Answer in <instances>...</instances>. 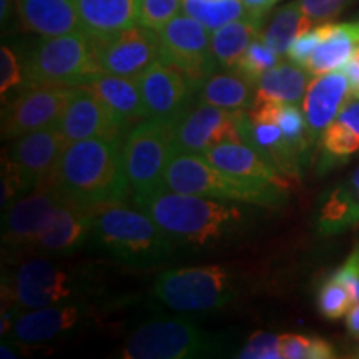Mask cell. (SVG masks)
<instances>
[{
    "label": "cell",
    "mask_w": 359,
    "mask_h": 359,
    "mask_svg": "<svg viewBox=\"0 0 359 359\" xmlns=\"http://www.w3.org/2000/svg\"><path fill=\"white\" fill-rule=\"evenodd\" d=\"M359 219V205L351 193L338 190L330 196L323 208L321 226L325 231H336Z\"/></svg>",
    "instance_id": "d6a6232c"
},
{
    "label": "cell",
    "mask_w": 359,
    "mask_h": 359,
    "mask_svg": "<svg viewBox=\"0 0 359 359\" xmlns=\"http://www.w3.org/2000/svg\"><path fill=\"white\" fill-rule=\"evenodd\" d=\"M356 57H358V58H359V50H358V55H356Z\"/></svg>",
    "instance_id": "db71d44e"
},
{
    "label": "cell",
    "mask_w": 359,
    "mask_h": 359,
    "mask_svg": "<svg viewBox=\"0 0 359 359\" xmlns=\"http://www.w3.org/2000/svg\"><path fill=\"white\" fill-rule=\"evenodd\" d=\"M311 338L303 334H283L280 336V351L286 359H304L308 358Z\"/></svg>",
    "instance_id": "ee69618b"
},
{
    "label": "cell",
    "mask_w": 359,
    "mask_h": 359,
    "mask_svg": "<svg viewBox=\"0 0 359 359\" xmlns=\"http://www.w3.org/2000/svg\"><path fill=\"white\" fill-rule=\"evenodd\" d=\"M222 339L193 323L177 318L154 320L142 325L122 349L127 359H187L215 356L222 351Z\"/></svg>",
    "instance_id": "52a82bcc"
},
{
    "label": "cell",
    "mask_w": 359,
    "mask_h": 359,
    "mask_svg": "<svg viewBox=\"0 0 359 359\" xmlns=\"http://www.w3.org/2000/svg\"><path fill=\"white\" fill-rule=\"evenodd\" d=\"M243 6L246 7V12L251 17H257V19H262L266 15V12L271 8L275 4L280 2V0H241Z\"/></svg>",
    "instance_id": "c3c4849f"
},
{
    "label": "cell",
    "mask_w": 359,
    "mask_h": 359,
    "mask_svg": "<svg viewBox=\"0 0 359 359\" xmlns=\"http://www.w3.org/2000/svg\"><path fill=\"white\" fill-rule=\"evenodd\" d=\"M309 72L293 62H281L259 77L255 100L296 103L306 95Z\"/></svg>",
    "instance_id": "83f0119b"
},
{
    "label": "cell",
    "mask_w": 359,
    "mask_h": 359,
    "mask_svg": "<svg viewBox=\"0 0 359 359\" xmlns=\"http://www.w3.org/2000/svg\"><path fill=\"white\" fill-rule=\"evenodd\" d=\"M65 145L67 140L58 125L22 135L13 142L8 156L19 170L27 191L53 183Z\"/></svg>",
    "instance_id": "9a60e30c"
},
{
    "label": "cell",
    "mask_w": 359,
    "mask_h": 359,
    "mask_svg": "<svg viewBox=\"0 0 359 359\" xmlns=\"http://www.w3.org/2000/svg\"><path fill=\"white\" fill-rule=\"evenodd\" d=\"M257 95V83L240 72H213L198 88V102L230 110L248 111Z\"/></svg>",
    "instance_id": "4316f807"
},
{
    "label": "cell",
    "mask_w": 359,
    "mask_h": 359,
    "mask_svg": "<svg viewBox=\"0 0 359 359\" xmlns=\"http://www.w3.org/2000/svg\"><path fill=\"white\" fill-rule=\"evenodd\" d=\"M92 241L115 259L135 266H154L165 262L175 246L145 212L128 208L122 201L98 206Z\"/></svg>",
    "instance_id": "3957f363"
},
{
    "label": "cell",
    "mask_w": 359,
    "mask_h": 359,
    "mask_svg": "<svg viewBox=\"0 0 359 359\" xmlns=\"http://www.w3.org/2000/svg\"><path fill=\"white\" fill-rule=\"evenodd\" d=\"M98 74L95 45L87 32L45 37L24 62L25 83L79 87Z\"/></svg>",
    "instance_id": "5b68a950"
},
{
    "label": "cell",
    "mask_w": 359,
    "mask_h": 359,
    "mask_svg": "<svg viewBox=\"0 0 359 359\" xmlns=\"http://www.w3.org/2000/svg\"><path fill=\"white\" fill-rule=\"evenodd\" d=\"M58 127L64 133L67 143L87 140V138L123 142L128 132L116 122L110 110L92 92L80 85L72 93Z\"/></svg>",
    "instance_id": "ac0fdd59"
},
{
    "label": "cell",
    "mask_w": 359,
    "mask_h": 359,
    "mask_svg": "<svg viewBox=\"0 0 359 359\" xmlns=\"http://www.w3.org/2000/svg\"><path fill=\"white\" fill-rule=\"evenodd\" d=\"M20 24L42 37L83 32L75 0H15Z\"/></svg>",
    "instance_id": "44dd1931"
},
{
    "label": "cell",
    "mask_w": 359,
    "mask_h": 359,
    "mask_svg": "<svg viewBox=\"0 0 359 359\" xmlns=\"http://www.w3.org/2000/svg\"><path fill=\"white\" fill-rule=\"evenodd\" d=\"M80 87L92 92L125 130L148 118L138 79L98 74Z\"/></svg>",
    "instance_id": "d6986e66"
},
{
    "label": "cell",
    "mask_w": 359,
    "mask_h": 359,
    "mask_svg": "<svg viewBox=\"0 0 359 359\" xmlns=\"http://www.w3.org/2000/svg\"><path fill=\"white\" fill-rule=\"evenodd\" d=\"M24 67H20L19 58L15 52L7 45L0 48V93H2V102H6L7 93L13 88L24 87Z\"/></svg>",
    "instance_id": "74e56055"
},
{
    "label": "cell",
    "mask_w": 359,
    "mask_h": 359,
    "mask_svg": "<svg viewBox=\"0 0 359 359\" xmlns=\"http://www.w3.org/2000/svg\"><path fill=\"white\" fill-rule=\"evenodd\" d=\"M82 318V309L74 304L29 309L13 318V339L25 344L47 343L74 330Z\"/></svg>",
    "instance_id": "603a6c76"
},
{
    "label": "cell",
    "mask_w": 359,
    "mask_h": 359,
    "mask_svg": "<svg viewBox=\"0 0 359 359\" xmlns=\"http://www.w3.org/2000/svg\"><path fill=\"white\" fill-rule=\"evenodd\" d=\"M148 118L173 122L190 107L193 87L177 65L160 58L138 77Z\"/></svg>",
    "instance_id": "2e32d148"
},
{
    "label": "cell",
    "mask_w": 359,
    "mask_h": 359,
    "mask_svg": "<svg viewBox=\"0 0 359 359\" xmlns=\"http://www.w3.org/2000/svg\"><path fill=\"white\" fill-rule=\"evenodd\" d=\"M27 193L25 183L22 180L19 170L13 163L11 156L4 155L2 158V206L6 208L12 203V200L17 195H24Z\"/></svg>",
    "instance_id": "7bdbcfd3"
},
{
    "label": "cell",
    "mask_w": 359,
    "mask_h": 359,
    "mask_svg": "<svg viewBox=\"0 0 359 359\" xmlns=\"http://www.w3.org/2000/svg\"><path fill=\"white\" fill-rule=\"evenodd\" d=\"M298 2L303 8L304 15L313 24H321V22L334 19L349 0H298Z\"/></svg>",
    "instance_id": "b9f144b4"
},
{
    "label": "cell",
    "mask_w": 359,
    "mask_h": 359,
    "mask_svg": "<svg viewBox=\"0 0 359 359\" xmlns=\"http://www.w3.org/2000/svg\"><path fill=\"white\" fill-rule=\"evenodd\" d=\"M323 148L327 155L349 156L359 150V133L348 125L336 122L330 123L323 132Z\"/></svg>",
    "instance_id": "d590c367"
},
{
    "label": "cell",
    "mask_w": 359,
    "mask_h": 359,
    "mask_svg": "<svg viewBox=\"0 0 359 359\" xmlns=\"http://www.w3.org/2000/svg\"><path fill=\"white\" fill-rule=\"evenodd\" d=\"M262 22L257 17L245 15L215 30L212 34V50L218 65L236 69L250 43L262 35Z\"/></svg>",
    "instance_id": "f1b7e54d"
},
{
    "label": "cell",
    "mask_w": 359,
    "mask_h": 359,
    "mask_svg": "<svg viewBox=\"0 0 359 359\" xmlns=\"http://www.w3.org/2000/svg\"><path fill=\"white\" fill-rule=\"evenodd\" d=\"M245 110H230L200 103L188 107L172 122L173 148L178 151L205 154L219 143H243L240 133Z\"/></svg>",
    "instance_id": "7c38bea8"
},
{
    "label": "cell",
    "mask_w": 359,
    "mask_h": 359,
    "mask_svg": "<svg viewBox=\"0 0 359 359\" xmlns=\"http://www.w3.org/2000/svg\"><path fill=\"white\" fill-rule=\"evenodd\" d=\"M349 82V97L359 98V58L354 57L343 67Z\"/></svg>",
    "instance_id": "bcb514c9"
},
{
    "label": "cell",
    "mask_w": 359,
    "mask_h": 359,
    "mask_svg": "<svg viewBox=\"0 0 359 359\" xmlns=\"http://www.w3.org/2000/svg\"><path fill=\"white\" fill-rule=\"evenodd\" d=\"M349 97V82L344 72H327L316 75L308 85L303 98V111L308 128L321 132L333 123Z\"/></svg>",
    "instance_id": "7402d4cb"
},
{
    "label": "cell",
    "mask_w": 359,
    "mask_h": 359,
    "mask_svg": "<svg viewBox=\"0 0 359 359\" xmlns=\"http://www.w3.org/2000/svg\"><path fill=\"white\" fill-rule=\"evenodd\" d=\"M210 32L201 22L188 15H177L158 32L161 58L177 65L193 90H198L218 65Z\"/></svg>",
    "instance_id": "8fae6325"
},
{
    "label": "cell",
    "mask_w": 359,
    "mask_h": 359,
    "mask_svg": "<svg viewBox=\"0 0 359 359\" xmlns=\"http://www.w3.org/2000/svg\"><path fill=\"white\" fill-rule=\"evenodd\" d=\"M201 155L222 172L230 173L236 178L268 183V185L280 188H286L288 185L285 175L278 172L269 161L264 160L255 148L246 143H219L217 147L208 148Z\"/></svg>",
    "instance_id": "ffe728a7"
},
{
    "label": "cell",
    "mask_w": 359,
    "mask_h": 359,
    "mask_svg": "<svg viewBox=\"0 0 359 359\" xmlns=\"http://www.w3.org/2000/svg\"><path fill=\"white\" fill-rule=\"evenodd\" d=\"M353 180H359V168L356 170V172H354V175H353Z\"/></svg>",
    "instance_id": "f5cc1de1"
},
{
    "label": "cell",
    "mask_w": 359,
    "mask_h": 359,
    "mask_svg": "<svg viewBox=\"0 0 359 359\" xmlns=\"http://www.w3.org/2000/svg\"><path fill=\"white\" fill-rule=\"evenodd\" d=\"M330 27L331 24H323L320 27H314V29H309L304 34L299 35L288 50L290 60L296 65L306 67L309 57H311V53L314 52V48L321 43V40L326 37L327 32H330Z\"/></svg>",
    "instance_id": "ab89813d"
},
{
    "label": "cell",
    "mask_w": 359,
    "mask_h": 359,
    "mask_svg": "<svg viewBox=\"0 0 359 359\" xmlns=\"http://www.w3.org/2000/svg\"><path fill=\"white\" fill-rule=\"evenodd\" d=\"M183 8V0H138V24L160 32Z\"/></svg>",
    "instance_id": "836d02e7"
},
{
    "label": "cell",
    "mask_w": 359,
    "mask_h": 359,
    "mask_svg": "<svg viewBox=\"0 0 359 359\" xmlns=\"http://www.w3.org/2000/svg\"><path fill=\"white\" fill-rule=\"evenodd\" d=\"M334 356H336L334 349L326 339L311 338V346H309V353H308L309 359H326V358H334Z\"/></svg>",
    "instance_id": "7dc6e473"
},
{
    "label": "cell",
    "mask_w": 359,
    "mask_h": 359,
    "mask_svg": "<svg viewBox=\"0 0 359 359\" xmlns=\"http://www.w3.org/2000/svg\"><path fill=\"white\" fill-rule=\"evenodd\" d=\"M311 27L313 22L304 15L299 2H293L276 12L275 19L263 34V39L278 55L283 57L288 53L294 40Z\"/></svg>",
    "instance_id": "f546056e"
},
{
    "label": "cell",
    "mask_w": 359,
    "mask_h": 359,
    "mask_svg": "<svg viewBox=\"0 0 359 359\" xmlns=\"http://www.w3.org/2000/svg\"><path fill=\"white\" fill-rule=\"evenodd\" d=\"M278 64H281V57L264 42L262 34L250 43V47L246 48L243 57L240 58L235 70L245 75L246 79H250L251 82L257 83L264 72L273 69Z\"/></svg>",
    "instance_id": "1f68e13d"
},
{
    "label": "cell",
    "mask_w": 359,
    "mask_h": 359,
    "mask_svg": "<svg viewBox=\"0 0 359 359\" xmlns=\"http://www.w3.org/2000/svg\"><path fill=\"white\" fill-rule=\"evenodd\" d=\"M333 278L348 290L354 304L359 303V245L354 246L343 266L336 269Z\"/></svg>",
    "instance_id": "60d3db41"
},
{
    "label": "cell",
    "mask_w": 359,
    "mask_h": 359,
    "mask_svg": "<svg viewBox=\"0 0 359 359\" xmlns=\"http://www.w3.org/2000/svg\"><path fill=\"white\" fill-rule=\"evenodd\" d=\"M2 358H17V354H12L11 349H7V348L2 344Z\"/></svg>",
    "instance_id": "816d5d0a"
},
{
    "label": "cell",
    "mask_w": 359,
    "mask_h": 359,
    "mask_svg": "<svg viewBox=\"0 0 359 359\" xmlns=\"http://www.w3.org/2000/svg\"><path fill=\"white\" fill-rule=\"evenodd\" d=\"M102 74L138 79L161 58L160 35L143 25H133L109 37H93Z\"/></svg>",
    "instance_id": "4fadbf2b"
},
{
    "label": "cell",
    "mask_w": 359,
    "mask_h": 359,
    "mask_svg": "<svg viewBox=\"0 0 359 359\" xmlns=\"http://www.w3.org/2000/svg\"><path fill=\"white\" fill-rule=\"evenodd\" d=\"M95 212V206L80 203L65 195L45 223L32 251L65 255L82 248L92 240Z\"/></svg>",
    "instance_id": "e0dca14e"
},
{
    "label": "cell",
    "mask_w": 359,
    "mask_h": 359,
    "mask_svg": "<svg viewBox=\"0 0 359 359\" xmlns=\"http://www.w3.org/2000/svg\"><path fill=\"white\" fill-rule=\"evenodd\" d=\"M336 120L341 123L348 125L349 128H353L354 132L359 133V98L346 102V105L343 107V110L339 111V115L336 116Z\"/></svg>",
    "instance_id": "f6af8a7d"
},
{
    "label": "cell",
    "mask_w": 359,
    "mask_h": 359,
    "mask_svg": "<svg viewBox=\"0 0 359 359\" xmlns=\"http://www.w3.org/2000/svg\"><path fill=\"white\" fill-rule=\"evenodd\" d=\"M238 358L246 359H280V336L258 331L246 341L245 348L241 349Z\"/></svg>",
    "instance_id": "f35d334b"
},
{
    "label": "cell",
    "mask_w": 359,
    "mask_h": 359,
    "mask_svg": "<svg viewBox=\"0 0 359 359\" xmlns=\"http://www.w3.org/2000/svg\"><path fill=\"white\" fill-rule=\"evenodd\" d=\"M359 50V22L331 24L330 32L314 48L306 69L311 75H323L327 72L343 69Z\"/></svg>",
    "instance_id": "484cf974"
},
{
    "label": "cell",
    "mask_w": 359,
    "mask_h": 359,
    "mask_svg": "<svg viewBox=\"0 0 359 359\" xmlns=\"http://www.w3.org/2000/svg\"><path fill=\"white\" fill-rule=\"evenodd\" d=\"M182 11L185 15L201 22L212 32L248 15L241 0H183Z\"/></svg>",
    "instance_id": "4dcf8cb0"
},
{
    "label": "cell",
    "mask_w": 359,
    "mask_h": 359,
    "mask_svg": "<svg viewBox=\"0 0 359 359\" xmlns=\"http://www.w3.org/2000/svg\"><path fill=\"white\" fill-rule=\"evenodd\" d=\"M172 122L145 118L123 138V160L133 196L165 188V170L173 154Z\"/></svg>",
    "instance_id": "ba28073f"
},
{
    "label": "cell",
    "mask_w": 359,
    "mask_h": 359,
    "mask_svg": "<svg viewBox=\"0 0 359 359\" xmlns=\"http://www.w3.org/2000/svg\"><path fill=\"white\" fill-rule=\"evenodd\" d=\"M353 306L354 303L348 290L333 276L321 286L320 293H318V308L327 320H339L344 314H348Z\"/></svg>",
    "instance_id": "e575fe53"
},
{
    "label": "cell",
    "mask_w": 359,
    "mask_h": 359,
    "mask_svg": "<svg viewBox=\"0 0 359 359\" xmlns=\"http://www.w3.org/2000/svg\"><path fill=\"white\" fill-rule=\"evenodd\" d=\"M0 17H2V22L8 17V0H2V6H0Z\"/></svg>",
    "instance_id": "f907efd6"
},
{
    "label": "cell",
    "mask_w": 359,
    "mask_h": 359,
    "mask_svg": "<svg viewBox=\"0 0 359 359\" xmlns=\"http://www.w3.org/2000/svg\"><path fill=\"white\" fill-rule=\"evenodd\" d=\"M165 188L187 195L257 206L276 205L285 190L268 183L236 178L215 167L203 155L178 150H173L165 170Z\"/></svg>",
    "instance_id": "277c9868"
},
{
    "label": "cell",
    "mask_w": 359,
    "mask_h": 359,
    "mask_svg": "<svg viewBox=\"0 0 359 359\" xmlns=\"http://www.w3.org/2000/svg\"><path fill=\"white\" fill-rule=\"evenodd\" d=\"M77 278L50 259H29L2 285L4 304L15 309H39L69 302L77 294Z\"/></svg>",
    "instance_id": "9c48e42d"
},
{
    "label": "cell",
    "mask_w": 359,
    "mask_h": 359,
    "mask_svg": "<svg viewBox=\"0 0 359 359\" xmlns=\"http://www.w3.org/2000/svg\"><path fill=\"white\" fill-rule=\"evenodd\" d=\"M241 140L258 151L264 160L281 172L285 177L298 172L299 151L286 140L276 123H255L250 120L248 111L240 125Z\"/></svg>",
    "instance_id": "cb8c5ba5"
},
{
    "label": "cell",
    "mask_w": 359,
    "mask_h": 359,
    "mask_svg": "<svg viewBox=\"0 0 359 359\" xmlns=\"http://www.w3.org/2000/svg\"><path fill=\"white\" fill-rule=\"evenodd\" d=\"M83 32L109 37L138 25V0H75Z\"/></svg>",
    "instance_id": "d4e9b609"
},
{
    "label": "cell",
    "mask_w": 359,
    "mask_h": 359,
    "mask_svg": "<svg viewBox=\"0 0 359 359\" xmlns=\"http://www.w3.org/2000/svg\"><path fill=\"white\" fill-rule=\"evenodd\" d=\"M53 185L69 198L95 208L123 201L132 190L125 170L123 142L105 138L69 142Z\"/></svg>",
    "instance_id": "7a4b0ae2"
},
{
    "label": "cell",
    "mask_w": 359,
    "mask_h": 359,
    "mask_svg": "<svg viewBox=\"0 0 359 359\" xmlns=\"http://www.w3.org/2000/svg\"><path fill=\"white\" fill-rule=\"evenodd\" d=\"M64 196L53 183H47L24 193L8 205L2 218L4 246L17 253L32 251L45 223Z\"/></svg>",
    "instance_id": "5bb4252c"
},
{
    "label": "cell",
    "mask_w": 359,
    "mask_h": 359,
    "mask_svg": "<svg viewBox=\"0 0 359 359\" xmlns=\"http://www.w3.org/2000/svg\"><path fill=\"white\" fill-rule=\"evenodd\" d=\"M304 118L299 109H296L293 103H281L280 114H278L276 125L281 128L283 135L293 145L299 154H303L308 145V123H304Z\"/></svg>",
    "instance_id": "8d00e7d4"
},
{
    "label": "cell",
    "mask_w": 359,
    "mask_h": 359,
    "mask_svg": "<svg viewBox=\"0 0 359 359\" xmlns=\"http://www.w3.org/2000/svg\"><path fill=\"white\" fill-rule=\"evenodd\" d=\"M74 85L25 83L12 100L4 103L2 138L13 140L37 130L60 123L69 105Z\"/></svg>",
    "instance_id": "30bf717a"
},
{
    "label": "cell",
    "mask_w": 359,
    "mask_h": 359,
    "mask_svg": "<svg viewBox=\"0 0 359 359\" xmlns=\"http://www.w3.org/2000/svg\"><path fill=\"white\" fill-rule=\"evenodd\" d=\"M133 201L175 245L196 250L231 240L248 224V213L235 205L236 201L187 195L168 188L133 196Z\"/></svg>",
    "instance_id": "6da1fadb"
},
{
    "label": "cell",
    "mask_w": 359,
    "mask_h": 359,
    "mask_svg": "<svg viewBox=\"0 0 359 359\" xmlns=\"http://www.w3.org/2000/svg\"><path fill=\"white\" fill-rule=\"evenodd\" d=\"M346 327H348V333L351 334L353 338L359 339V303L354 304V306L348 311Z\"/></svg>",
    "instance_id": "681fc988"
},
{
    "label": "cell",
    "mask_w": 359,
    "mask_h": 359,
    "mask_svg": "<svg viewBox=\"0 0 359 359\" xmlns=\"http://www.w3.org/2000/svg\"><path fill=\"white\" fill-rule=\"evenodd\" d=\"M154 290L161 303L180 313L215 311L238 294L233 271L217 264L168 269L156 278Z\"/></svg>",
    "instance_id": "8992f818"
}]
</instances>
